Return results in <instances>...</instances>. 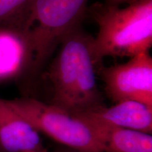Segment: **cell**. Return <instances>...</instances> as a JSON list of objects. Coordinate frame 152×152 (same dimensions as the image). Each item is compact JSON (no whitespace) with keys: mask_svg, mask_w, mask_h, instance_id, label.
<instances>
[{"mask_svg":"<svg viewBox=\"0 0 152 152\" xmlns=\"http://www.w3.org/2000/svg\"><path fill=\"white\" fill-rule=\"evenodd\" d=\"M93 40L81 25L74 28L61 42L45 73L52 87L51 104L73 115L104 106L96 82L99 66L94 56Z\"/></svg>","mask_w":152,"mask_h":152,"instance_id":"6da1fadb","label":"cell"},{"mask_svg":"<svg viewBox=\"0 0 152 152\" xmlns=\"http://www.w3.org/2000/svg\"><path fill=\"white\" fill-rule=\"evenodd\" d=\"M87 11L98 26L93 52L99 66L107 56L132 58L149 52L152 45V0H137L125 8L95 3Z\"/></svg>","mask_w":152,"mask_h":152,"instance_id":"7a4b0ae2","label":"cell"},{"mask_svg":"<svg viewBox=\"0 0 152 152\" xmlns=\"http://www.w3.org/2000/svg\"><path fill=\"white\" fill-rule=\"evenodd\" d=\"M89 0H30L26 7L33 25L35 56L31 72L25 83L28 90L40 77L50 57L62 39L81 25Z\"/></svg>","mask_w":152,"mask_h":152,"instance_id":"3957f363","label":"cell"},{"mask_svg":"<svg viewBox=\"0 0 152 152\" xmlns=\"http://www.w3.org/2000/svg\"><path fill=\"white\" fill-rule=\"evenodd\" d=\"M39 132L79 152H104L91 127L78 116L29 96L7 100Z\"/></svg>","mask_w":152,"mask_h":152,"instance_id":"277c9868","label":"cell"},{"mask_svg":"<svg viewBox=\"0 0 152 152\" xmlns=\"http://www.w3.org/2000/svg\"><path fill=\"white\" fill-rule=\"evenodd\" d=\"M107 96L115 103L135 101L152 108V58L149 52L130 58L128 62L99 66Z\"/></svg>","mask_w":152,"mask_h":152,"instance_id":"5b68a950","label":"cell"},{"mask_svg":"<svg viewBox=\"0 0 152 152\" xmlns=\"http://www.w3.org/2000/svg\"><path fill=\"white\" fill-rule=\"evenodd\" d=\"M32 28L28 19L0 23V84L27 81L35 56Z\"/></svg>","mask_w":152,"mask_h":152,"instance_id":"8992f818","label":"cell"},{"mask_svg":"<svg viewBox=\"0 0 152 152\" xmlns=\"http://www.w3.org/2000/svg\"><path fill=\"white\" fill-rule=\"evenodd\" d=\"M39 132L0 97V147L5 152H33L43 148Z\"/></svg>","mask_w":152,"mask_h":152,"instance_id":"52a82bcc","label":"cell"},{"mask_svg":"<svg viewBox=\"0 0 152 152\" xmlns=\"http://www.w3.org/2000/svg\"><path fill=\"white\" fill-rule=\"evenodd\" d=\"M75 115L90 125L104 152H152L151 134L105 124L85 114Z\"/></svg>","mask_w":152,"mask_h":152,"instance_id":"ba28073f","label":"cell"},{"mask_svg":"<svg viewBox=\"0 0 152 152\" xmlns=\"http://www.w3.org/2000/svg\"><path fill=\"white\" fill-rule=\"evenodd\" d=\"M85 114L105 124L151 134L152 108L135 101H123Z\"/></svg>","mask_w":152,"mask_h":152,"instance_id":"9c48e42d","label":"cell"},{"mask_svg":"<svg viewBox=\"0 0 152 152\" xmlns=\"http://www.w3.org/2000/svg\"><path fill=\"white\" fill-rule=\"evenodd\" d=\"M30 0H0V23L28 19L26 7Z\"/></svg>","mask_w":152,"mask_h":152,"instance_id":"30bf717a","label":"cell"},{"mask_svg":"<svg viewBox=\"0 0 152 152\" xmlns=\"http://www.w3.org/2000/svg\"><path fill=\"white\" fill-rule=\"evenodd\" d=\"M137 1V0H105V4L109 5H113V6H118L121 4L123 3H132L133 1Z\"/></svg>","mask_w":152,"mask_h":152,"instance_id":"8fae6325","label":"cell"},{"mask_svg":"<svg viewBox=\"0 0 152 152\" xmlns=\"http://www.w3.org/2000/svg\"><path fill=\"white\" fill-rule=\"evenodd\" d=\"M33 152H47V151H46V150L44 149V148H42V149H40L37 150V151H35Z\"/></svg>","mask_w":152,"mask_h":152,"instance_id":"7c38bea8","label":"cell"}]
</instances>
